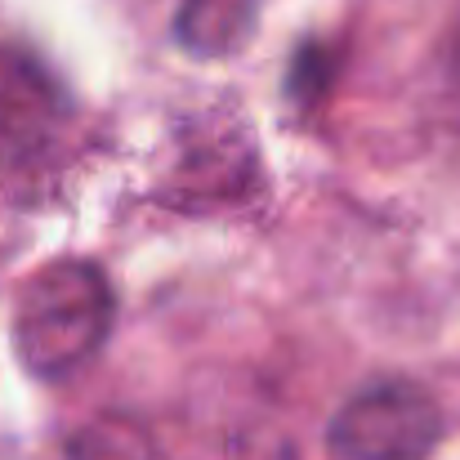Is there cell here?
<instances>
[{
  "label": "cell",
  "instance_id": "cell-2",
  "mask_svg": "<svg viewBox=\"0 0 460 460\" xmlns=\"http://www.w3.org/2000/svg\"><path fill=\"white\" fill-rule=\"evenodd\" d=\"M443 434L438 402L407 380H385L353 394L326 434L335 460H425Z\"/></svg>",
  "mask_w": 460,
  "mask_h": 460
},
{
  "label": "cell",
  "instance_id": "cell-3",
  "mask_svg": "<svg viewBox=\"0 0 460 460\" xmlns=\"http://www.w3.org/2000/svg\"><path fill=\"white\" fill-rule=\"evenodd\" d=\"M49 130H54L49 76L31 58L0 49V161L36 156Z\"/></svg>",
  "mask_w": 460,
  "mask_h": 460
},
{
  "label": "cell",
  "instance_id": "cell-4",
  "mask_svg": "<svg viewBox=\"0 0 460 460\" xmlns=\"http://www.w3.org/2000/svg\"><path fill=\"white\" fill-rule=\"evenodd\" d=\"M255 13H260V0H183L174 27L192 54L219 58V54H233L251 36Z\"/></svg>",
  "mask_w": 460,
  "mask_h": 460
},
{
  "label": "cell",
  "instance_id": "cell-1",
  "mask_svg": "<svg viewBox=\"0 0 460 460\" xmlns=\"http://www.w3.org/2000/svg\"><path fill=\"white\" fill-rule=\"evenodd\" d=\"M112 287L90 260L36 269L13 300V349L36 380H67L90 367L112 331Z\"/></svg>",
  "mask_w": 460,
  "mask_h": 460
}]
</instances>
